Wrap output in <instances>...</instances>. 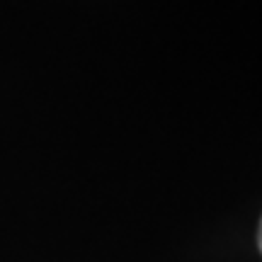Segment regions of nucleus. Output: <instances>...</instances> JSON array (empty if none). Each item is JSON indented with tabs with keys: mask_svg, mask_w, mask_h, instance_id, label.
<instances>
[{
	"mask_svg": "<svg viewBox=\"0 0 262 262\" xmlns=\"http://www.w3.org/2000/svg\"><path fill=\"white\" fill-rule=\"evenodd\" d=\"M257 243H260V250H262V221H260V235H257Z\"/></svg>",
	"mask_w": 262,
	"mask_h": 262,
	"instance_id": "f257e3e1",
	"label": "nucleus"
}]
</instances>
